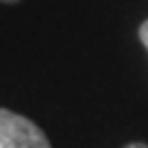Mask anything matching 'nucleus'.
Instances as JSON below:
<instances>
[{"mask_svg":"<svg viewBox=\"0 0 148 148\" xmlns=\"http://www.w3.org/2000/svg\"><path fill=\"white\" fill-rule=\"evenodd\" d=\"M0 148H52V143L35 121L0 109Z\"/></svg>","mask_w":148,"mask_h":148,"instance_id":"obj_1","label":"nucleus"},{"mask_svg":"<svg viewBox=\"0 0 148 148\" xmlns=\"http://www.w3.org/2000/svg\"><path fill=\"white\" fill-rule=\"evenodd\" d=\"M138 37H141L143 47L148 49V20H146V22H141V27H138Z\"/></svg>","mask_w":148,"mask_h":148,"instance_id":"obj_2","label":"nucleus"},{"mask_svg":"<svg viewBox=\"0 0 148 148\" xmlns=\"http://www.w3.org/2000/svg\"><path fill=\"white\" fill-rule=\"evenodd\" d=\"M123 148H148L146 143H128V146H123Z\"/></svg>","mask_w":148,"mask_h":148,"instance_id":"obj_3","label":"nucleus"},{"mask_svg":"<svg viewBox=\"0 0 148 148\" xmlns=\"http://www.w3.org/2000/svg\"><path fill=\"white\" fill-rule=\"evenodd\" d=\"M3 3H17V0H3Z\"/></svg>","mask_w":148,"mask_h":148,"instance_id":"obj_4","label":"nucleus"}]
</instances>
